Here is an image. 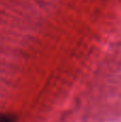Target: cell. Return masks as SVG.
<instances>
[{"instance_id": "6da1fadb", "label": "cell", "mask_w": 121, "mask_h": 122, "mask_svg": "<svg viewBox=\"0 0 121 122\" xmlns=\"http://www.w3.org/2000/svg\"><path fill=\"white\" fill-rule=\"evenodd\" d=\"M15 121H16V118L14 116L0 112V122H15Z\"/></svg>"}]
</instances>
